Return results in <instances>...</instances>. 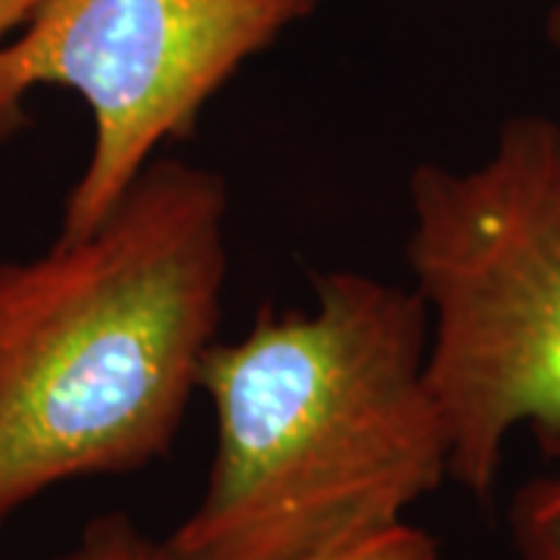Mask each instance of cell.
I'll list each match as a JSON object with an SVG mask.
<instances>
[{"mask_svg":"<svg viewBox=\"0 0 560 560\" xmlns=\"http://www.w3.org/2000/svg\"><path fill=\"white\" fill-rule=\"evenodd\" d=\"M312 296L206 352L215 452L202 499L165 536L178 560L324 558L452 480L418 290L327 271Z\"/></svg>","mask_w":560,"mask_h":560,"instance_id":"1","label":"cell"},{"mask_svg":"<svg viewBox=\"0 0 560 560\" xmlns=\"http://www.w3.org/2000/svg\"><path fill=\"white\" fill-rule=\"evenodd\" d=\"M228 215L221 175L156 156L94 231L0 261V526L172 452L219 342Z\"/></svg>","mask_w":560,"mask_h":560,"instance_id":"2","label":"cell"},{"mask_svg":"<svg viewBox=\"0 0 560 560\" xmlns=\"http://www.w3.org/2000/svg\"><path fill=\"white\" fill-rule=\"evenodd\" d=\"M408 209L448 477L486 499L517 430L560 458V121L521 113L480 162H423Z\"/></svg>","mask_w":560,"mask_h":560,"instance_id":"3","label":"cell"},{"mask_svg":"<svg viewBox=\"0 0 560 560\" xmlns=\"http://www.w3.org/2000/svg\"><path fill=\"white\" fill-rule=\"evenodd\" d=\"M320 0H40L0 40V140L40 88L79 94L91 153L60 237L94 231L168 143L194 135L228 81L305 22Z\"/></svg>","mask_w":560,"mask_h":560,"instance_id":"4","label":"cell"},{"mask_svg":"<svg viewBox=\"0 0 560 560\" xmlns=\"http://www.w3.org/2000/svg\"><path fill=\"white\" fill-rule=\"evenodd\" d=\"M50 560H178L168 541L150 536L121 511L94 517L81 529L75 545H69ZM315 560H440L436 539L415 523H399L371 539L346 545Z\"/></svg>","mask_w":560,"mask_h":560,"instance_id":"5","label":"cell"},{"mask_svg":"<svg viewBox=\"0 0 560 560\" xmlns=\"http://www.w3.org/2000/svg\"><path fill=\"white\" fill-rule=\"evenodd\" d=\"M508 526L517 560H560V474L521 486Z\"/></svg>","mask_w":560,"mask_h":560,"instance_id":"6","label":"cell"},{"mask_svg":"<svg viewBox=\"0 0 560 560\" xmlns=\"http://www.w3.org/2000/svg\"><path fill=\"white\" fill-rule=\"evenodd\" d=\"M40 0H0V40L10 38L35 13Z\"/></svg>","mask_w":560,"mask_h":560,"instance_id":"7","label":"cell"},{"mask_svg":"<svg viewBox=\"0 0 560 560\" xmlns=\"http://www.w3.org/2000/svg\"><path fill=\"white\" fill-rule=\"evenodd\" d=\"M545 38H548V44L558 50L560 57V0L548 10V16H545Z\"/></svg>","mask_w":560,"mask_h":560,"instance_id":"8","label":"cell"}]
</instances>
